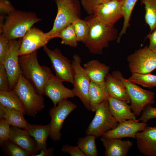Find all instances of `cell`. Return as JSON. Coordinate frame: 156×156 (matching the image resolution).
<instances>
[{"mask_svg":"<svg viewBox=\"0 0 156 156\" xmlns=\"http://www.w3.org/2000/svg\"><path fill=\"white\" fill-rule=\"evenodd\" d=\"M147 37L149 40L148 48L156 53V28L150 32Z\"/></svg>","mask_w":156,"mask_h":156,"instance_id":"60d3db41","label":"cell"},{"mask_svg":"<svg viewBox=\"0 0 156 156\" xmlns=\"http://www.w3.org/2000/svg\"><path fill=\"white\" fill-rule=\"evenodd\" d=\"M73 58L72 62L74 76L72 90L75 96L79 99L85 107L91 111L89 97L90 79L86 70L81 66L80 57L76 54L74 55Z\"/></svg>","mask_w":156,"mask_h":156,"instance_id":"ba28073f","label":"cell"},{"mask_svg":"<svg viewBox=\"0 0 156 156\" xmlns=\"http://www.w3.org/2000/svg\"><path fill=\"white\" fill-rule=\"evenodd\" d=\"M105 83L109 96L129 103L130 99L126 89L122 82L112 73L106 77Z\"/></svg>","mask_w":156,"mask_h":156,"instance_id":"7402d4cb","label":"cell"},{"mask_svg":"<svg viewBox=\"0 0 156 156\" xmlns=\"http://www.w3.org/2000/svg\"><path fill=\"white\" fill-rule=\"evenodd\" d=\"M0 90H10L7 72L3 65L1 64H0Z\"/></svg>","mask_w":156,"mask_h":156,"instance_id":"74e56055","label":"cell"},{"mask_svg":"<svg viewBox=\"0 0 156 156\" xmlns=\"http://www.w3.org/2000/svg\"><path fill=\"white\" fill-rule=\"evenodd\" d=\"M54 148L53 147H50L49 148L40 151V153L34 156H52L53 154Z\"/></svg>","mask_w":156,"mask_h":156,"instance_id":"b9f144b4","label":"cell"},{"mask_svg":"<svg viewBox=\"0 0 156 156\" xmlns=\"http://www.w3.org/2000/svg\"><path fill=\"white\" fill-rule=\"evenodd\" d=\"M22 38L10 40L9 51L3 64L7 74L10 90L13 89L22 74L18 52Z\"/></svg>","mask_w":156,"mask_h":156,"instance_id":"7c38bea8","label":"cell"},{"mask_svg":"<svg viewBox=\"0 0 156 156\" xmlns=\"http://www.w3.org/2000/svg\"><path fill=\"white\" fill-rule=\"evenodd\" d=\"M11 129L9 140L29 152L31 156L37 154L39 151L37 143L27 130L13 126L11 127Z\"/></svg>","mask_w":156,"mask_h":156,"instance_id":"ac0fdd59","label":"cell"},{"mask_svg":"<svg viewBox=\"0 0 156 156\" xmlns=\"http://www.w3.org/2000/svg\"><path fill=\"white\" fill-rule=\"evenodd\" d=\"M78 42L83 43L87 38L89 31V25L85 19L81 18L75 21L72 24Z\"/></svg>","mask_w":156,"mask_h":156,"instance_id":"1f68e13d","label":"cell"},{"mask_svg":"<svg viewBox=\"0 0 156 156\" xmlns=\"http://www.w3.org/2000/svg\"><path fill=\"white\" fill-rule=\"evenodd\" d=\"M11 127L4 118L0 120V145L1 146L9 140L11 134Z\"/></svg>","mask_w":156,"mask_h":156,"instance_id":"836d02e7","label":"cell"},{"mask_svg":"<svg viewBox=\"0 0 156 156\" xmlns=\"http://www.w3.org/2000/svg\"><path fill=\"white\" fill-rule=\"evenodd\" d=\"M61 39V44L76 47L78 46L77 37L72 24L67 26L57 34L56 37Z\"/></svg>","mask_w":156,"mask_h":156,"instance_id":"4dcf8cb0","label":"cell"},{"mask_svg":"<svg viewBox=\"0 0 156 156\" xmlns=\"http://www.w3.org/2000/svg\"><path fill=\"white\" fill-rule=\"evenodd\" d=\"M9 40L2 34H0V64H3L8 53Z\"/></svg>","mask_w":156,"mask_h":156,"instance_id":"e575fe53","label":"cell"},{"mask_svg":"<svg viewBox=\"0 0 156 156\" xmlns=\"http://www.w3.org/2000/svg\"><path fill=\"white\" fill-rule=\"evenodd\" d=\"M156 118V107L152 106L151 104L146 105L142 112L139 121L146 123L150 119Z\"/></svg>","mask_w":156,"mask_h":156,"instance_id":"d590c367","label":"cell"},{"mask_svg":"<svg viewBox=\"0 0 156 156\" xmlns=\"http://www.w3.org/2000/svg\"><path fill=\"white\" fill-rule=\"evenodd\" d=\"M6 150L10 156H29L32 155L29 152L9 140L6 142Z\"/></svg>","mask_w":156,"mask_h":156,"instance_id":"d6a6232c","label":"cell"},{"mask_svg":"<svg viewBox=\"0 0 156 156\" xmlns=\"http://www.w3.org/2000/svg\"><path fill=\"white\" fill-rule=\"evenodd\" d=\"M37 51L19 56V63L22 75L32 84L37 92L42 96L45 85L52 73L48 67L39 64Z\"/></svg>","mask_w":156,"mask_h":156,"instance_id":"3957f363","label":"cell"},{"mask_svg":"<svg viewBox=\"0 0 156 156\" xmlns=\"http://www.w3.org/2000/svg\"><path fill=\"white\" fill-rule=\"evenodd\" d=\"M22 112L7 107L0 104V119L4 118L10 126L27 129L29 123Z\"/></svg>","mask_w":156,"mask_h":156,"instance_id":"603a6c76","label":"cell"},{"mask_svg":"<svg viewBox=\"0 0 156 156\" xmlns=\"http://www.w3.org/2000/svg\"><path fill=\"white\" fill-rule=\"evenodd\" d=\"M112 0H81L83 9L89 15H92V10L96 5Z\"/></svg>","mask_w":156,"mask_h":156,"instance_id":"8d00e7d4","label":"cell"},{"mask_svg":"<svg viewBox=\"0 0 156 156\" xmlns=\"http://www.w3.org/2000/svg\"><path fill=\"white\" fill-rule=\"evenodd\" d=\"M123 0H112L96 5L92 9V14L101 23L114 26L123 17L121 7Z\"/></svg>","mask_w":156,"mask_h":156,"instance_id":"4fadbf2b","label":"cell"},{"mask_svg":"<svg viewBox=\"0 0 156 156\" xmlns=\"http://www.w3.org/2000/svg\"><path fill=\"white\" fill-rule=\"evenodd\" d=\"M49 41L45 33L32 27L22 38L18 55L20 56L31 53L46 45Z\"/></svg>","mask_w":156,"mask_h":156,"instance_id":"5bb4252c","label":"cell"},{"mask_svg":"<svg viewBox=\"0 0 156 156\" xmlns=\"http://www.w3.org/2000/svg\"><path fill=\"white\" fill-rule=\"evenodd\" d=\"M127 61L131 73H149L156 69V53L147 46L129 55Z\"/></svg>","mask_w":156,"mask_h":156,"instance_id":"30bf717a","label":"cell"},{"mask_svg":"<svg viewBox=\"0 0 156 156\" xmlns=\"http://www.w3.org/2000/svg\"><path fill=\"white\" fill-rule=\"evenodd\" d=\"M108 96L105 84L100 85L90 81L89 97L91 111L95 112L100 104L108 99Z\"/></svg>","mask_w":156,"mask_h":156,"instance_id":"d4e9b609","label":"cell"},{"mask_svg":"<svg viewBox=\"0 0 156 156\" xmlns=\"http://www.w3.org/2000/svg\"><path fill=\"white\" fill-rule=\"evenodd\" d=\"M26 130L36 141L39 151L47 148V140L50 134L49 123L46 125H34L29 123Z\"/></svg>","mask_w":156,"mask_h":156,"instance_id":"cb8c5ba5","label":"cell"},{"mask_svg":"<svg viewBox=\"0 0 156 156\" xmlns=\"http://www.w3.org/2000/svg\"><path fill=\"white\" fill-rule=\"evenodd\" d=\"M85 19L89 25V31L83 43L90 53L101 55L103 49L109 46L110 42L117 39L118 30L114 26L101 23L92 14L87 16Z\"/></svg>","mask_w":156,"mask_h":156,"instance_id":"6da1fadb","label":"cell"},{"mask_svg":"<svg viewBox=\"0 0 156 156\" xmlns=\"http://www.w3.org/2000/svg\"><path fill=\"white\" fill-rule=\"evenodd\" d=\"M100 140L105 148V156H126L133 145L131 141L122 140L120 138L101 136Z\"/></svg>","mask_w":156,"mask_h":156,"instance_id":"d6986e66","label":"cell"},{"mask_svg":"<svg viewBox=\"0 0 156 156\" xmlns=\"http://www.w3.org/2000/svg\"><path fill=\"white\" fill-rule=\"evenodd\" d=\"M86 70L91 81L102 85H105V79L109 73V67L97 60L89 61L84 64Z\"/></svg>","mask_w":156,"mask_h":156,"instance_id":"44dd1931","label":"cell"},{"mask_svg":"<svg viewBox=\"0 0 156 156\" xmlns=\"http://www.w3.org/2000/svg\"><path fill=\"white\" fill-rule=\"evenodd\" d=\"M96 137L92 135H87L86 136L78 138L77 142L79 146L86 156H97L98 155L95 143Z\"/></svg>","mask_w":156,"mask_h":156,"instance_id":"83f0119b","label":"cell"},{"mask_svg":"<svg viewBox=\"0 0 156 156\" xmlns=\"http://www.w3.org/2000/svg\"><path fill=\"white\" fill-rule=\"evenodd\" d=\"M41 20L34 12L15 10L5 18L0 33L9 40L22 38L35 24Z\"/></svg>","mask_w":156,"mask_h":156,"instance_id":"7a4b0ae2","label":"cell"},{"mask_svg":"<svg viewBox=\"0 0 156 156\" xmlns=\"http://www.w3.org/2000/svg\"><path fill=\"white\" fill-rule=\"evenodd\" d=\"M128 79L134 83L146 88H150L156 87V75L150 73H131Z\"/></svg>","mask_w":156,"mask_h":156,"instance_id":"f546056e","label":"cell"},{"mask_svg":"<svg viewBox=\"0 0 156 156\" xmlns=\"http://www.w3.org/2000/svg\"><path fill=\"white\" fill-rule=\"evenodd\" d=\"M61 150L63 153H68L71 156H86L77 145L72 146L65 144L62 146Z\"/></svg>","mask_w":156,"mask_h":156,"instance_id":"f35d334b","label":"cell"},{"mask_svg":"<svg viewBox=\"0 0 156 156\" xmlns=\"http://www.w3.org/2000/svg\"><path fill=\"white\" fill-rule=\"evenodd\" d=\"M12 91L19 96L25 108L26 114L35 117L45 107L44 98L21 74Z\"/></svg>","mask_w":156,"mask_h":156,"instance_id":"5b68a950","label":"cell"},{"mask_svg":"<svg viewBox=\"0 0 156 156\" xmlns=\"http://www.w3.org/2000/svg\"><path fill=\"white\" fill-rule=\"evenodd\" d=\"M43 49L51 61L55 76L63 82H68L73 84L74 71L72 62L64 56L58 49L51 50L46 45Z\"/></svg>","mask_w":156,"mask_h":156,"instance_id":"8fae6325","label":"cell"},{"mask_svg":"<svg viewBox=\"0 0 156 156\" xmlns=\"http://www.w3.org/2000/svg\"><path fill=\"white\" fill-rule=\"evenodd\" d=\"M138 0H123L121 7L123 18V25L119 33L117 42L119 43L122 36L125 34L127 29L130 26V21L131 14L135 5Z\"/></svg>","mask_w":156,"mask_h":156,"instance_id":"4316f807","label":"cell"},{"mask_svg":"<svg viewBox=\"0 0 156 156\" xmlns=\"http://www.w3.org/2000/svg\"><path fill=\"white\" fill-rule=\"evenodd\" d=\"M15 9L8 0H0V12L1 14H8Z\"/></svg>","mask_w":156,"mask_h":156,"instance_id":"ab89813d","label":"cell"},{"mask_svg":"<svg viewBox=\"0 0 156 156\" xmlns=\"http://www.w3.org/2000/svg\"><path fill=\"white\" fill-rule=\"evenodd\" d=\"M0 104L26 114V109L23 103L18 95L12 90H0Z\"/></svg>","mask_w":156,"mask_h":156,"instance_id":"484cf974","label":"cell"},{"mask_svg":"<svg viewBox=\"0 0 156 156\" xmlns=\"http://www.w3.org/2000/svg\"><path fill=\"white\" fill-rule=\"evenodd\" d=\"M57 13L52 29L45 33L49 40L56 37L62 29L81 18V9L78 0H55Z\"/></svg>","mask_w":156,"mask_h":156,"instance_id":"277c9868","label":"cell"},{"mask_svg":"<svg viewBox=\"0 0 156 156\" xmlns=\"http://www.w3.org/2000/svg\"><path fill=\"white\" fill-rule=\"evenodd\" d=\"M144 6V19L152 31L156 28V0H140Z\"/></svg>","mask_w":156,"mask_h":156,"instance_id":"f1b7e54d","label":"cell"},{"mask_svg":"<svg viewBox=\"0 0 156 156\" xmlns=\"http://www.w3.org/2000/svg\"><path fill=\"white\" fill-rule=\"evenodd\" d=\"M147 124L139 122L138 120H128L119 123L118 126L102 136L108 138H122L129 137L135 139L137 133L142 131Z\"/></svg>","mask_w":156,"mask_h":156,"instance_id":"2e32d148","label":"cell"},{"mask_svg":"<svg viewBox=\"0 0 156 156\" xmlns=\"http://www.w3.org/2000/svg\"><path fill=\"white\" fill-rule=\"evenodd\" d=\"M77 105L67 99L60 102L55 107L51 108L49 114L51 119L49 123V136L53 141L61 139V130L64 121L67 116L77 107Z\"/></svg>","mask_w":156,"mask_h":156,"instance_id":"9c48e42d","label":"cell"},{"mask_svg":"<svg viewBox=\"0 0 156 156\" xmlns=\"http://www.w3.org/2000/svg\"><path fill=\"white\" fill-rule=\"evenodd\" d=\"M95 112L94 117L85 131L87 135H93L97 138L118 125L119 122L109 111L108 100L100 104Z\"/></svg>","mask_w":156,"mask_h":156,"instance_id":"52a82bcc","label":"cell"},{"mask_svg":"<svg viewBox=\"0 0 156 156\" xmlns=\"http://www.w3.org/2000/svg\"><path fill=\"white\" fill-rule=\"evenodd\" d=\"M137 148L146 156H156V127L146 126L136 135Z\"/></svg>","mask_w":156,"mask_h":156,"instance_id":"e0dca14e","label":"cell"},{"mask_svg":"<svg viewBox=\"0 0 156 156\" xmlns=\"http://www.w3.org/2000/svg\"><path fill=\"white\" fill-rule=\"evenodd\" d=\"M112 74L125 86L130 99L131 109L136 116L140 115L146 105L155 103L154 92L144 90L130 81L118 70L113 71Z\"/></svg>","mask_w":156,"mask_h":156,"instance_id":"8992f818","label":"cell"},{"mask_svg":"<svg viewBox=\"0 0 156 156\" xmlns=\"http://www.w3.org/2000/svg\"><path fill=\"white\" fill-rule=\"evenodd\" d=\"M107 100L109 111L119 123L128 120L136 119V116L127 102L109 96Z\"/></svg>","mask_w":156,"mask_h":156,"instance_id":"ffe728a7","label":"cell"},{"mask_svg":"<svg viewBox=\"0 0 156 156\" xmlns=\"http://www.w3.org/2000/svg\"><path fill=\"white\" fill-rule=\"evenodd\" d=\"M62 82L52 73L45 85L44 94L51 99L54 107L64 99L75 96L73 90L65 87Z\"/></svg>","mask_w":156,"mask_h":156,"instance_id":"9a60e30c","label":"cell"}]
</instances>
